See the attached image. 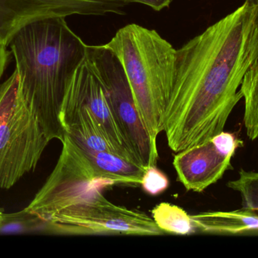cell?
Masks as SVG:
<instances>
[{"mask_svg":"<svg viewBox=\"0 0 258 258\" xmlns=\"http://www.w3.org/2000/svg\"><path fill=\"white\" fill-rule=\"evenodd\" d=\"M258 56V9L251 0L177 50L175 77L162 117L177 153L224 131Z\"/></svg>","mask_w":258,"mask_h":258,"instance_id":"1","label":"cell"},{"mask_svg":"<svg viewBox=\"0 0 258 258\" xmlns=\"http://www.w3.org/2000/svg\"><path fill=\"white\" fill-rule=\"evenodd\" d=\"M20 77V94L40 124L48 140L63 141L60 120L68 86L86 59L87 45L63 17L32 21L11 39Z\"/></svg>","mask_w":258,"mask_h":258,"instance_id":"2","label":"cell"},{"mask_svg":"<svg viewBox=\"0 0 258 258\" xmlns=\"http://www.w3.org/2000/svg\"><path fill=\"white\" fill-rule=\"evenodd\" d=\"M104 45L120 61L141 118L156 143L174 84L177 49L156 30L136 24L119 29Z\"/></svg>","mask_w":258,"mask_h":258,"instance_id":"3","label":"cell"},{"mask_svg":"<svg viewBox=\"0 0 258 258\" xmlns=\"http://www.w3.org/2000/svg\"><path fill=\"white\" fill-rule=\"evenodd\" d=\"M19 89L15 68L0 84V189H10L34 171L50 142Z\"/></svg>","mask_w":258,"mask_h":258,"instance_id":"4","label":"cell"},{"mask_svg":"<svg viewBox=\"0 0 258 258\" xmlns=\"http://www.w3.org/2000/svg\"><path fill=\"white\" fill-rule=\"evenodd\" d=\"M85 59L102 85L119 131L138 163L145 168L156 166L157 145L141 118L120 61L104 45H87Z\"/></svg>","mask_w":258,"mask_h":258,"instance_id":"5","label":"cell"},{"mask_svg":"<svg viewBox=\"0 0 258 258\" xmlns=\"http://www.w3.org/2000/svg\"><path fill=\"white\" fill-rule=\"evenodd\" d=\"M54 234L162 236L152 217L110 202L96 191L51 215Z\"/></svg>","mask_w":258,"mask_h":258,"instance_id":"6","label":"cell"},{"mask_svg":"<svg viewBox=\"0 0 258 258\" xmlns=\"http://www.w3.org/2000/svg\"><path fill=\"white\" fill-rule=\"evenodd\" d=\"M55 168L27 209L45 219L96 191L114 186L98 175L80 145L65 134Z\"/></svg>","mask_w":258,"mask_h":258,"instance_id":"7","label":"cell"},{"mask_svg":"<svg viewBox=\"0 0 258 258\" xmlns=\"http://www.w3.org/2000/svg\"><path fill=\"white\" fill-rule=\"evenodd\" d=\"M125 0H0V43L9 46L14 35L36 20L74 15H123Z\"/></svg>","mask_w":258,"mask_h":258,"instance_id":"8","label":"cell"},{"mask_svg":"<svg viewBox=\"0 0 258 258\" xmlns=\"http://www.w3.org/2000/svg\"><path fill=\"white\" fill-rule=\"evenodd\" d=\"M66 93L77 98L92 113L104 136L119 156L140 165L119 131L102 85L86 59L76 71Z\"/></svg>","mask_w":258,"mask_h":258,"instance_id":"9","label":"cell"},{"mask_svg":"<svg viewBox=\"0 0 258 258\" xmlns=\"http://www.w3.org/2000/svg\"><path fill=\"white\" fill-rule=\"evenodd\" d=\"M232 158L211 139L177 152L173 166L177 179L186 190L202 192L222 178L231 167Z\"/></svg>","mask_w":258,"mask_h":258,"instance_id":"10","label":"cell"},{"mask_svg":"<svg viewBox=\"0 0 258 258\" xmlns=\"http://www.w3.org/2000/svg\"><path fill=\"white\" fill-rule=\"evenodd\" d=\"M80 147L101 179L114 185L141 186L147 168L111 151H92Z\"/></svg>","mask_w":258,"mask_h":258,"instance_id":"11","label":"cell"},{"mask_svg":"<svg viewBox=\"0 0 258 258\" xmlns=\"http://www.w3.org/2000/svg\"><path fill=\"white\" fill-rule=\"evenodd\" d=\"M196 233L238 234L258 231V214L251 211L207 212L190 215Z\"/></svg>","mask_w":258,"mask_h":258,"instance_id":"12","label":"cell"},{"mask_svg":"<svg viewBox=\"0 0 258 258\" xmlns=\"http://www.w3.org/2000/svg\"><path fill=\"white\" fill-rule=\"evenodd\" d=\"M239 91L244 99V125L248 137L258 139V56L242 80Z\"/></svg>","mask_w":258,"mask_h":258,"instance_id":"13","label":"cell"},{"mask_svg":"<svg viewBox=\"0 0 258 258\" xmlns=\"http://www.w3.org/2000/svg\"><path fill=\"white\" fill-rule=\"evenodd\" d=\"M152 218L165 233L187 236L196 233L190 215L175 204L161 202L152 210Z\"/></svg>","mask_w":258,"mask_h":258,"instance_id":"14","label":"cell"},{"mask_svg":"<svg viewBox=\"0 0 258 258\" xmlns=\"http://www.w3.org/2000/svg\"><path fill=\"white\" fill-rule=\"evenodd\" d=\"M54 228L49 220L26 208L21 212L3 214L0 219V233H42L53 234Z\"/></svg>","mask_w":258,"mask_h":258,"instance_id":"15","label":"cell"},{"mask_svg":"<svg viewBox=\"0 0 258 258\" xmlns=\"http://www.w3.org/2000/svg\"><path fill=\"white\" fill-rule=\"evenodd\" d=\"M227 185L240 194L243 209L258 214V172L242 169L239 177Z\"/></svg>","mask_w":258,"mask_h":258,"instance_id":"16","label":"cell"},{"mask_svg":"<svg viewBox=\"0 0 258 258\" xmlns=\"http://www.w3.org/2000/svg\"><path fill=\"white\" fill-rule=\"evenodd\" d=\"M141 186L146 193L159 195L167 190L169 186V180L156 166L149 167L143 177Z\"/></svg>","mask_w":258,"mask_h":258,"instance_id":"17","label":"cell"},{"mask_svg":"<svg viewBox=\"0 0 258 258\" xmlns=\"http://www.w3.org/2000/svg\"><path fill=\"white\" fill-rule=\"evenodd\" d=\"M128 3H138L146 5L156 12L162 10L165 8H168L172 3V0H125Z\"/></svg>","mask_w":258,"mask_h":258,"instance_id":"18","label":"cell"},{"mask_svg":"<svg viewBox=\"0 0 258 258\" xmlns=\"http://www.w3.org/2000/svg\"><path fill=\"white\" fill-rule=\"evenodd\" d=\"M10 51L7 49V46L0 43V79L4 74L10 59Z\"/></svg>","mask_w":258,"mask_h":258,"instance_id":"19","label":"cell"},{"mask_svg":"<svg viewBox=\"0 0 258 258\" xmlns=\"http://www.w3.org/2000/svg\"><path fill=\"white\" fill-rule=\"evenodd\" d=\"M251 1L254 4H255L256 6H257L258 9V0H251Z\"/></svg>","mask_w":258,"mask_h":258,"instance_id":"20","label":"cell"},{"mask_svg":"<svg viewBox=\"0 0 258 258\" xmlns=\"http://www.w3.org/2000/svg\"><path fill=\"white\" fill-rule=\"evenodd\" d=\"M3 211L0 209V219H1L2 216H3Z\"/></svg>","mask_w":258,"mask_h":258,"instance_id":"21","label":"cell"}]
</instances>
